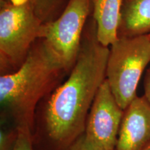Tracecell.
Masks as SVG:
<instances>
[{
	"label": "cell",
	"mask_w": 150,
	"mask_h": 150,
	"mask_svg": "<svg viewBox=\"0 0 150 150\" xmlns=\"http://www.w3.org/2000/svg\"><path fill=\"white\" fill-rule=\"evenodd\" d=\"M149 144L150 102L136 96L124 109L115 150H143Z\"/></svg>",
	"instance_id": "obj_7"
},
{
	"label": "cell",
	"mask_w": 150,
	"mask_h": 150,
	"mask_svg": "<svg viewBox=\"0 0 150 150\" xmlns=\"http://www.w3.org/2000/svg\"><path fill=\"white\" fill-rule=\"evenodd\" d=\"M110 49L99 42L95 20L84 29L76 63L68 77L43 100L35 118L41 141L49 150H65L83 134L97 91L106 79Z\"/></svg>",
	"instance_id": "obj_1"
},
{
	"label": "cell",
	"mask_w": 150,
	"mask_h": 150,
	"mask_svg": "<svg viewBox=\"0 0 150 150\" xmlns=\"http://www.w3.org/2000/svg\"><path fill=\"white\" fill-rule=\"evenodd\" d=\"M18 129V140L13 150H35L32 131L27 129Z\"/></svg>",
	"instance_id": "obj_11"
},
{
	"label": "cell",
	"mask_w": 150,
	"mask_h": 150,
	"mask_svg": "<svg viewBox=\"0 0 150 150\" xmlns=\"http://www.w3.org/2000/svg\"><path fill=\"white\" fill-rule=\"evenodd\" d=\"M13 4L29 3L37 11L46 23L59 17L69 0H5Z\"/></svg>",
	"instance_id": "obj_10"
},
{
	"label": "cell",
	"mask_w": 150,
	"mask_h": 150,
	"mask_svg": "<svg viewBox=\"0 0 150 150\" xmlns=\"http://www.w3.org/2000/svg\"><path fill=\"white\" fill-rule=\"evenodd\" d=\"M92 8V0H69L61 15L43 29L41 38L69 74L78 58Z\"/></svg>",
	"instance_id": "obj_5"
},
{
	"label": "cell",
	"mask_w": 150,
	"mask_h": 150,
	"mask_svg": "<svg viewBox=\"0 0 150 150\" xmlns=\"http://www.w3.org/2000/svg\"><path fill=\"white\" fill-rule=\"evenodd\" d=\"M150 33V0H123L118 38Z\"/></svg>",
	"instance_id": "obj_9"
},
{
	"label": "cell",
	"mask_w": 150,
	"mask_h": 150,
	"mask_svg": "<svg viewBox=\"0 0 150 150\" xmlns=\"http://www.w3.org/2000/svg\"><path fill=\"white\" fill-rule=\"evenodd\" d=\"M69 73L42 38L38 39L22 66L0 76V102L15 127L34 135L37 108Z\"/></svg>",
	"instance_id": "obj_2"
},
{
	"label": "cell",
	"mask_w": 150,
	"mask_h": 150,
	"mask_svg": "<svg viewBox=\"0 0 150 150\" xmlns=\"http://www.w3.org/2000/svg\"><path fill=\"white\" fill-rule=\"evenodd\" d=\"M123 115L124 109L116 100L106 79L90 108L84 136L97 147L115 150Z\"/></svg>",
	"instance_id": "obj_6"
},
{
	"label": "cell",
	"mask_w": 150,
	"mask_h": 150,
	"mask_svg": "<svg viewBox=\"0 0 150 150\" xmlns=\"http://www.w3.org/2000/svg\"><path fill=\"white\" fill-rule=\"evenodd\" d=\"M149 62V34L120 37L111 45L106 65V79L123 109L137 96L138 83Z\"/></svg>",
	"instance_id": "obj_4"
},
{
	"label": "cell",
	"mask_w": 150,
	"mask_h": 150,
	"mask_svg": "<svg viewBox=\"0 0 150 150\" xmlns=\"http://www.w3.org/2000/svg\"><path fill=\"white\" fill-rule=\"evenodd\" d=\"M143 150H150V144H149V145H148V146H147V147H145V149H144Z\"/></svg>",
	"instance_id": "obj_15"
},
{
	"label": "cell",
	"mask_w": 150,
	"mask_h": 150,
	"mask_svg": "<svg viewBox=\"0 0 150 150\" xmlns=\"http://www.w3.org/2000/svg\"><path fill=\"white\" fill-rule=\"evenodd\" d=\"M0 73L15 72L41 38L46 23L29 3L0 0Z\"/></svg>",
	"instance_id": "obj_3"
},
{
	"label": "cell",
	"mask_w": 150,
	"mask_h": 150,
	"mask_svg": "<svg viewBox=\"0 0 150 150\" xmlns=\"http://www.w3.org/2000/svg\"><path fill=\"white\" fill-rule=\"evenodd\" d=\"M149 35H150V33H149Z\"/></svg>",
	"instance_id": "obj_16"
},
{
	"label": "cell",
	"mask_w": 150,
	"mask_h": 150,
	"mask_svg": "<svg viewBox=\"0 0 150 150\" xmlns=\"http://www.w3.org/2000/svg\"><path fill=\"white\" fill-rule=\"evenodd\" d=\"M65 150H106L89 142L83 134L78 138Z\"/></svg>",
	"instance_id": "obj_13"
},
{
	"label": "cell",
	"mask_w": 150,
	"mask_h": 150,
	"mask_svg": "<svg viewBox=\"0 0 150 150\" xmlns=\"http://www.w3.org/2000/svg\"><path fill=\"white\" fill-rule=\"evenodd\" d=\"M18 137V129L16 127L9 129H1L0 150H13Z\"/></svg>",
	"instance_id": "obj_12"
},
{
	"label": "cell",
	"mask_w": 150,
	"mask_h": 150,
	"mask_svg": "<svg viewBox=\"0 0 150 150\" xmlns=\"http://www.w3.org/2000/svg\"><path fill=\"white\" fill-rule=\"evenodd\" d=\"M122 2L123 0H92L97 37L105 47L111 46L118 39Z\"/></svg>",
	"instance_id": "obj_8"
},
{
	"label": "cell",
	"mask_w": 150,
	"mask_h": 150,
	"mask_svg": "<svg viewBox=\"0 0 150 150\" xmlns=\"http://www.w3.org/2000/svg\"><path fill=\"white\" fill-rule=\"evenodd\" d=\"M144 89L145 96L150 102V67L148 68L144 79Z\"/></svg>",
	"instance_id": "obj_14"
}]
</instances>
